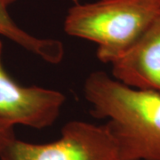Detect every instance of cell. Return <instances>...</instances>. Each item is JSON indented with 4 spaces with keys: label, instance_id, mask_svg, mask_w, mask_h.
I'll list each match as a JSON object with an SVG mask.
<instances>
[{
    "label": "cell",
    "instance_id": "cell-6",
    "mask_svg": "<svg viewBox=\"0 0 160 160\" xmlns=\"http://www.w3.org/2000/svg\"><path fill=\"white\" fill-rule=\"evenodd\" d=\"M0 35L13 41L25 50L51 64H57L64 56L63 44L57 39L39 38L29 34L13 22L4 0H0Z\"/></svg>",
    "mask_w": 160,
    "mask_h": 160
},
{
    "label": "cell",
    "instance_id": "cell-9",
    "mask_svg": "<svg viewBox=\"0 0 160 160\" xmlns=\"http://www.w3.org/2000/svg\"><path fill=\"white\" fill-rule=\"evenodd\" d=\"M156 1H157V2H158V3L160 5V0H156Z\"/></svg>",
    "mask_w": 160,
    "mask_h": 160
},
{
    "label": "cell",
    "instance_id": "cell-5",
    "mask_svg": "<svg viewBox=\"0 0 160 160\" xmlns=\"http://www.w3.org/2000/svg\"><path fill=\"white\" fill-rule=\"evenodd\" d=\"M110 64L112 78L120 83L160 93V13L141 38Z\"/></svg>",
    "mask_w": 160,
    "mask_h": 160
},
{
    "label": "cell",
    "instance_id": "cell-7",
    "mask_svg": "<svg viewBox=\"0 0 160 160\" xmlns=\"http://www.w3.org/2000/svg\"><path fill=\"white\" fill-rule=\"evenodd\" d=\"M15 138L13 128L0 126V153L8 143Z\"/></svg>",
    "mask_w": 160,
    "mask_h": 160
},
{
    "label": "cell",
    "instance_id": "cell-3",
    "mask_svg": "<svg viewBox=\"0 0 160 160\" xmlns=\"http://www.w3.org/2000/svg\"><path fill=\"white\" fill-rule=\"evenodd\" d=\"M0 160H121L107 126L71 121L61 136L47 143H30L14 138L0 153Z\"/></svg>",
    "mask_w": 160,
    "mask_h": 160
},
{
    "label": "cell",
    "instance_id": "cell-2",
    "mask_svg": "<svg viewBox=\"0 0 160 160\" xmlns=\"http://www.w3.org/2000/svg\"><path fill=\"white\" fill-rule=\"evenodd\" d=\"M156 0H99L77 3L68 12L64 30L98 46L97 57L113 62L131 47L159 15Z\"/></svg>",
    "mask_w": 160,
    "mask_h": 160
},
{
    "label": "cell",
    "instance_id": "cell-8",
    "mask_svg": "<svg viewBox=\"0 0 160 160\" xmlns=\"http://www.w3.org/2000/svg\"><path fill=\"white\" fill-rule=\"evenodd\" d=\"M16 0H4V2L6 3V5L7 6H9V5H11L12 3H14ZM73 2H75V4H77V3H79V0H72Z\"/></svg>",
    "mask_w": 160,
    "mask_h": 160
},
{
    "label": "cell",
    "instance_id": "cell-4",
    "mask_svg": "<svg viewBox=\"0 0 160 160\" xmlns=\"http://www.w3.org/2000/svg\"><path fill=\"white\" fill-rule=\"evenodd\" d=\"M0 41V126L22 125L42 129L56 120L66 97L61 92L40 86H23L12 78L2 62Z\"/></svg>",
    "mask_w": 160,
    "mask_h": 160
},
{
    "label": "cell",
    "instance_id": "cell-1",
    "mask_svg": "<svg viewBox=\"0 0 160 160\" xmlns=\"http://www.w3.org/2000/svg\"><path fill=\"white\" fill-rule=\"evenodd\" d=\"M91 113L114 138L121 160H160V93L134 89L103 71H94L84 85Z\"/></svg>",
    "mask_w": 160,
    "mask_h": 160
}]
</instances>
